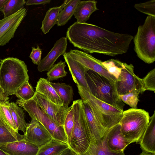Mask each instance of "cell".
<instances>
[{
	"mask_svg": "<svg viewBox=\"0 0 155 155\" xmlns=\"http://www.w3.org/2000/svg\"><path fill=\"white\" fill-rule=\"evenodd\" d=\"M81 100L86 101L91 107L96 117L106 130L118 124L123 112L93 96L90 93L77 85Z\"/></svg>",
	"mask_w": 155,
	"mask_h": 155,
	"instance_id": "obj_7",
	"label": "cell"
},
{
	"mask_svg": "<svg viewBox=\"0 0 155 155\" xmlns=\"http://www.w3.org/2000/svg\"><path fill=\"white\" fill-rule=\"evenodd\" d=\"M74 125L70 140L69 147L78 155H94L97 143L91 134L87 125L83 109L82 101H74Z\"/></svg>",
	"mask_w": 155,
	"mask_h": 155,
	"instance_id": "obj_2",
	"label": "cell"
},
{
	"mask_svg": "<svg viewBox=\"0 0 155 155\" xmlns=\"http://www.w3.org/2000/svg\"><path fill=\"white\" fill-rule=\"evenodd\" d=\"M67 38L62 37L58 40L48 54L41 60L38 65V71H48L54 65L58 58L66 52L67 48Z\"/></svg>",
	"mask_w": 155,
	"mask_h": 155,
	"instance_id": "obj_15",
	"label": "cell"
},
{
	"mask_svg": "<svg viewBox=\"0 0 155 155\" xmlns=\"http://www.w3.org/2000/svg\"><path fill=\"white\" fill-rule=\"evenodd\" d=\"M27 12V10L24 8L13 15L0 20V46L5 45L13 38Z\"/></svg>",
	"mask_w": 155,
	"mask_h": 155,
	"instance_id": "obj_12",
	"label": "cell"
},
{
	"mask_svg": "<svg viewBox=\"0 0 155 155\" xmlns=\"http://www.w3.org/2000/svg\"><path fill=\"white\" fill-rule=\"evenodd\" d=\"M41 49L37 45L36 48L32 47V51L29 57L32 60V62L35 64L38 65L41 60Z\"/></svg>",
	"mask_w": 155,
	"mask_h": 155,
	"instance_id": "obj_38",
	"label": "cell"
},
{
	"mask_svg": "<svg viewBox=\"0 0 155 155\" xmlns=\"http://www.w3.org/2000/svg\"><path fill=\"white\" fill-rule=\"evenodd\" d=\"M144 91H155V68L150 72L143 79H141Z\"/></svg>",
	"mask_w": 155,
	"mask_h": 155,
	"instance_id": "obj_36",
	"label": "cell"
},
{
	"mask_svg": "<svg viewBox=\"0 0 155 155\" xmlns=\"http://www.w3.org/2000/svg\"><path fill=\"white\" fill-rule=\"evenodd\" d=\"M86 119L89 130L97 143L102 139L107 130L95 116L88 103L82 100Z\"/></svg>",
	"mask_w": 155,
	"mask_h": 155,
	"instance_id": "obj_18",
	"label": "cell"
},
{
	"mask_svg": "<svg viewBox=\"0 0 155 155\" xmlns=\"http://www.w3.org/2000/svg\"><path fill=\"white\" fill-rule=\"evenodd\" d=\"M35 92L28 81L24 83L16 91L15 95L22 101H28L34 96Z\"/></svg>",
	"mask_w": 155,
	"mask_h": 155,
	"instance_id": "obj_31",
	"label": "cell"
},
{
	"mask_svg": "<svg viewBox=\"0 0 155 155\" xmlns=\"http://www.w3.org/2000/svg\"><path fill=\"white\" fill-rule=\"evenodd\" d=\"M27 67L17 58L9 57L2 60L0 65V85L7 96L15 94L17 90L29 81Z\"/></svg>",
	"mask_w": 155,
	"mask_h": 155,
	"instance_id": "obj_3",
	"label": "cell"
},
{
	"mask_svg": "<svg viewBox=\"0 0 155 155\" xmlns=\"http://www.w3.org/2000/svg\"><path fill=\"white\" fill-rule=\"evenodd\" d=\"M139 143L142 150L155 153V110Z\"/></svg>",
	"mask_w": 155,
	"mask_h": 155,
	"instance_id": "obj_19",
	"label": "cell"
},
{
	"mask_svg": "<svg viewBox=\"0 0 155 155\" xmlns=\"http://www.w3.org/2000/svg\"><path fill=\"white\" fill-rule=\"evenodd\" d=\"M9 98L6 96L0 85V103L9 101Z\"/></svg>",
	"mask_w": 155,
	"mask_h": 155,
	"instance_id": "obj_40",
	"label": "cell"
},
{
	"mask_svg": "<svg viewBox=\"0 0 155 155\" xmlns=\"http://www.w3.org/2000/svg\"><path fill=\"white\" fill-rule=\"evenodd\" d=\"M16 104L28 113L31 119H36L41 124L52 138L68 143V139L64 127L57 125L52 120L32 98L26 101L18 99L16 100Z\"/></svg>",
	"mask_w": 155,
	"mask_h": 155,
	"instance_id": "obj_8",
	"label": "cell"
},
{
	"mask_svg": "<svg viewBox=\"0 0 155 155\" xmlns=\"http://www.w3.org/2000/svg\"><path fill=\"white\" fill-rule=\"evenodd\" d=\"M74 125L73 108L72 105L68 111L66 117L64 127L67 136L68 143L70 140Z\"/></svg>",
	"mask_w": 155,
	"mask_h": 155,
	"instance_id": "obj_35",
	"label": "cell"
},
{
	"mask_svg": "<svg viewBox=\"0 0 155 155\" xmlns=\"http://www.w3.org/2000/svg\"><path fill=\"white\" fill-rule=\"evenodd\" d=\"M52 138L41 124L36 119H31V122L27 124L23 139L39 147L49 142Z\"/></svg>",
	"mask_w": 155,
	"mask_h": 155,
	"instance_id": "obj_13",
	"label": "cell"
},
{
	"mask_svg": "<svg viewBox=\"0 0 155 155\" xmlns=\"http://www.w3.org/2000/svg\"><path fill=\"white\" fill-rule=\"evenodd\" d=\"M23 138V135L10 129L0 117V145L21 140Z\"/></svg>",
	"mask_w": 155,
	"mask_h": 155,
	"instance_id": "obj_27",
	"label": "cell"
},
{
	"mask_svg": "<svg viewBox=\"0 0 155 155\" xmlns=\"http://www.w3.org/2000/svg\"><path fill=\"white\" fill-rule=\"evenodd\" d=\"M9 109L13 119L18 130L22 131L24 134L25 133L27 124L24 118V113L22 109L16 103H9Z\"/></svg>",
	"mask_w": 155,
	"mask_h": 155,
	"instance_id": "obj_26",
	"label": "cell"
},
{
	"mask_svg": "<svg viewBox=\"0 0 155 155\" xmlns=\"http://www.w3.org/2000/svg\"><path fill=\"white\" fill-rule=\"evenodd\" d=\"M50 83L63 102L64 105L68 106L73 100L74 91L72 86L64 83L51 81Z\"/></svg>",
	"mask_w": 155,
	"mask_h": 155,
	"instance_id": "obj_25",
	"label": "cell"
},
{
	"mask_svg": "<svg viewBox=\"0 0 155 155\" xmlns=\"http://www.w3.org/2000/svg\"><path fill=\"white\" fill-rule=\"evenodd\" d=\"M66 38L74 47L87 53L114 57L128 51L134 36L111 31L95 25L75 22L68 29Z\"/></svg>",
	"mask_w": 155,
	"mask_h": 155,
	"instance_id": "obj_1",
	"label": "cell"
},
{
	"mask_svg": "<svg viewBox=\"0 0 155 155\" xmlns=\"http://www.w3.org/2000/svg\"><path fill=\"white\" fill-rule=\"evenodd\" d=\"M139 94L137 91L133 90L127 94L118 95L120 99L123 102L132 108H136L139 101L138 98Z\"/></svg>",
	"mask_w": 155,
	"mask_h": 155,
	"instance_id": "obj_34",
	"label": "cell"
},
{
	"mask_svg": "<svg viewBox=\"0 0 155 155\" xmlns=\"http://www.w3.org/2000/svg\"><path fill=\"white\" fill-rule=\"evenodd\" d=\"M80 0H65V5L60 11L57 24L62 26L66 24L71 18Z\"/></svg>",
	"mask_w": 155,
	"mask_h": 155,
	"instance_id": "obj_24",
	"label": "cell"
},
{
	"mask_svg": "<svg viewBox=\"0 0 155 155\" xmlns=\"http://www.w3.org/2000/svg\"><path fill=\"white\" fill-rule=\"evenodd\" d=\"M36 92L52 102L61 105L63 102L50 84L46 79L41 78L37 82Z\"/></svg>",
	"mask_w": 155,
	"mask_h": 155,
	"instance_id": "obj_21",
	"label": "cell"
},
{
	"mask_svg": "<svg viewBox=\"0 0 155 155\" xmlns=\"http://www.w3.org/2000/svg\"><path fill=\"white\" fill-rule=\"evenodd\" d=\"M102 64L108 72L117 79L120 73L123 62L117 59H111L102 62Z\"/></svg>",
	"mask_w": 155,
	"mask_h": 155,
	"instance_id": "obj_32",
	"label": "cell"
},
{
	"mask_svg": "<svg viewBox=\"0 0 155 155\" xmlns=\"http://www.w3.org/2000/svg\"><path fill=\"white\" fill-rule=\"evenodd\" d=\"M68 53L74 59L90 70L97 73L116 83V79L110 74L103 65L102 62L89 54L78 50H71Z\"/></svg>",
	"mask_w": 155,
	"mask_h": 155,
	"instance_id": "obj_11",
	"label": "cell"
},
{
	"mask_svg": "<svg viewBox=\"0 0 155 155\" xmlns=\"http://www.w3.org/2000/svg\"><path fill=\"white\" fill-rule=\"evenodd\" d=\"M69 147L68 143L52 138L49 142L39 147L36 155H59Z\"/></svg>",
	"mask_w": 155,
	"mask_h": 155,
	"instance_id": "obj_22",
	"label": "cell"
},
{
	"mask_svg": "<svg viewBox=\"0 0 155 155\" xmlns=\"http://www.w3.org/2000/svg\"><path fill=\"white\" fill-rule=\"evenodd\" d=\"M8 0H0V11H2L3 6Z\"/></svg>",
	"mask_w": 155,
	"mask_h": 155,
	"instance_id": "obj_43",
	"label": "cell"
},
{
	"mask_svg": "<svg viewBox=\"0 0 155 155\" xmlns=\"http://www.w3.org/2000/svg\"><path fill=\"white\" fill-rule=\"evenodd\" d=\"M65 61L61 60L57 64H54L48 71L46 79L50 81L56 80L66 76L67 72L65 70Z\"/></svg>",
	"mask_w": 155,
	"mask_h": 155,
	"instance_id": "obj_30",
	"label": "cell"
},
{
	"mask_svg": "<svg viewBox=\"0 0 155 155\" xmlns=\"http://www.w3.org/2000/svg\"><path fill=\"white\" fill-rule=\"evenodd\" d=\"M97 143V147L94 155H125L124 151L115 152L109 150L104 146L102 140Z\"/></svg>",
	"mask_w": 155,
	"mask_h": 155,
	"instance_id": "obj_37",
	"label": "cell"
},
{
	"mask_svg": "<svg viewBox=\"0 0 155 155\" xmlns=\"http://www.w3.org/2000/svg\"><path fill=\"white\" fill-rule=\"evenodd\" d=\"M134 49L137 57L150 64L155 61V17L147 16L139 25L134 37Z\"/></svg>",
	"mask_w": 155,
	"mask_h": 155,
	"instance_id": "obj_5",
	"label": "cell"
},
{
	"mask_svg": "<svg viewBox=\"0 0 155 155\" xmlns=\"http://www.w3.org/2000/svg\"><path fill=\"white\" fill-rule=\"evenodd\" d=\"M0 155H9L0 148Z\"/></svg>",
	"mask_w": 155,
	"mask_h": 155,
	"instance_id": "obj_44",
	"label": "cell"
},
{
	"mask_svg": "<svg viewBox=\"0 0 155 155\" xmlns=\"http://www.w3.org/2000/svg\"><path fill=\"white\" fill-rule=\"evenodd\" d=\"M0 148L9 155H36L39 147L22 139L0 144Z\"/></svg>",
	"mask_w": 155,
	"mask_h": 155,
	"instance_id": "obj_17",
	"label": "cell"
},
{
	"mask_svg": "<svg viewBox=\"0 0 155 155\" xmlns=\"http://www.w3.org/2000/svg\"><path fill=\"white\" fill-rule=\"evenodd\" d=\"M26 2L24 0H8L2 10L4 18L10 16L23 8Z\"/></svg>",
	"mask_w": 155,
	"mask_h": 155,
	"instance_id": "obj_29",
	"label": "cell"
},
{
	"mask_svg": "<svg viewBox=\"0 0 155 155\" xmlns=\"http://www.w3.org/2000/svg\"><path fill=\"white\" fill-rule=\"evenodd\" d=\"M59 155H78L69 147Z\"/></svg>",
	"mask_w": 155,
	"mask_h": 155,
	"instance_id": "obj_41",
	"label": "cell"
},
{
	"mask_svg": "<svg viewBox=\"0 0 155 155\" xmlns=\"http://www.w3.org/2000/svg\"><path fill=\"white\" fill-rule=\"evenodd\" d=\"M9 101L0 103V117L8 127L18 133L9 109Z\"/></svg>",
	"mask_w": 155,
	"mask_h": 155,
	"instance_id": "obj_28",
	"label": "cell"
},
{
	"mask_svg": "<svg viewBox=\"0 0 155 155\" xmlns=\"http://www.w3.org/2000/svg\"><path fill=\"white\" fill-rule=\"evenodd\" d=\"M64 5V2L60 6L50 8L46 12L41 28L44 34L48 33L57 24L60 12Z\"/></svg>",
	"mask_w": 155,
	"mask_h": 155,
	"instance_id": "obj_23",
	"label": "cell"
},
{
	"mask_svg": "<svg viewBox=\"0 0 155 155\" xmlns=\"http://www.w3.org/2000/svg\"></svg>",
	"mask_w": 155,
	"mask_h": 155,
	"instance_id": "obj_45",
	"label": "cell"
},
{
	"mask_svg": "<svg viewBox=\"0 0 155 155\" xmlns=\"http://www.w3.org/2000/svg\"><path fill=\"white\" fill-rule=\"evenodd\" d=\"M51 1V0H28L26 2L25 4L26 5H44L50 3Z\"/></svg>",
	"mask_w": 155,
	"mask_h": 155,
	"instance_id": "obj_39",
	"label": "cell"
},
{
	"mask_svg": "<svg viewBox=\"0 0 155 155\" xmlns=\"http://www.w3.org/2000/svg\"><path fill=\"white\" fill-rule=\"evenodd\" d=\"M138 155H155V153H153L145 150H142V153Z\"/></svg>",
	"mask_w": 155,
	"mask_h": 155,
	"instance_id": "obj_42",
	"label": "cell"
},
{
	"mask_svg": "<svg viewBox=\"0 0 155 155\" xmlns=\"http://www.w3.org/2000/svg\"><path fill=\"white\" fill-rule=\"evenodd\" d=\"M97 3L95 0L80 1L76 6L74 14L76 22L81 23H86L91 14L98 10Z\"/></svg>",
	"mask_w": 155,
	"mask_h": 155,
	"instance_id": "obj_20",
	"label": "cell"
},
{
	"mask_svg": "<svg viewBox=\"0 0 155 155\" xmlns=\"http://www.w3.org/2000/svg\"><path fill=\"white\" fill-rule=\"evenodd\" d=\"M134 68L132 64L123 62L120 73L116 82L118 95L126 94L133 90L137 91L140 94L144 91L141 79L135 74Z\"/></svg>",
	"mask_w": 155,
	"mask_h": 155,
	"instance_id": "obj_9",
	"label": "cell"
},
{
	"mask_svg": "<svg viewBox=\"0 0 155 155\" xmlns=\"http://www.w3.org/2000/svg\"><path fill=\"white\" fill-rule=\"evenodd\" d=\"M102 140L107 150L115 152H124L131 143L123 136L119 123L107 129Z\"/></svg>",
	"mask_w": 155,
	"mask_h": 155,
	"instance_id": "obj_14",
	"label": "cell"
},
{
	"mask_svg": "<svg viewBox=\"0 0 155 155\" xmlns=\"http://www.w3.org/2000/svg\"><path fill=\"white\" fill-rule=\"evenodd\" d=\"M32 99L52 120L57 125L64 127L66 117L71 106L68 107L55 104L36 91Z\"/></svg>",
	"mask_w": 155,
	"mask_h": 155,
	"instance_id": "obj_10",
	"label": "cell"
},
{
	"mask_svg": "<svg viewBox=\"0 0 155 155\" xmlns=\"http://www.w3.org/2000/svg\"><path fill=\"white\" fill-rule=\"evenodd\" d=\"M85 77L89 93L98 100L124 111V104L119 97L116 83L90 70Z\"/></svg>",
	"mask_w": 155,
	"mask_h": 155,
	"instance_id": "obj_4",
	"label": "cell"
},
{
	"mask_svg": "<svg viewBox=\"0 0 155 155\" xmlns=\"http://www.w3.org/2000/svg\"><path fill=\"white\" fill-rule=\"evenodd\" d=\"M63 56L74 82L76 85L89 92V90L85 77L86 73L89 69L73 59L68 52L64 54Z\"/></svg>",
	"mask_w": 155,
	"mask_h": 155,
	"instance_id": "obj_16",
	"label": "cell"
},
{
	"mask_svg": "<svg viewBox=\"0 0 155 155\" xmlns=\"http://www.w3.org/2000/svg\"><path fill=\"white\" fill-rule=\"evenodd\" d=\"M150 118L149 113L143 109L131 108L124 111L119 123L123 136L131 143L139 142Z\"/></svg>",
	"mask_w": 155,
	"mask_h": 155,
	"instance_id": "obj_6",
	"label": "cell"
},
{
	"mask_svg": "<svg viewBox=\"0 0 155 155\" xmlns=\"http://www.w3.org/2000/svg\"><path fill=\"white\" fill-rule=\"evenodd\" d=\"M134 7L138 11L148 16L155 17V0L136 3L134 5Z\"/></svg>",
	"mask_w": 155,
	"mask_h": 155,
	"instance_id": "obj_33",
	"label": "cell"
}]
</instances>
